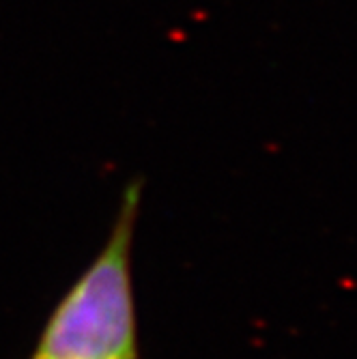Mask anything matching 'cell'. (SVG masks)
Segmentation results:
<instances>
[{"label": "cell", "instance_id": "cell-1", "mask_svg": "<svg viewBox=\"0 0 357 359\" xmlns=\"http://www.w3.org/2000/svg\"><path fill=\"white\" fill-rule=\"evenodd\" d=\"M140 183L132 181L104 250L52 310L28 359H140L132 245Z\"/></svg>", "mask_w": 357, "mask_h": 359}]
</instances>
